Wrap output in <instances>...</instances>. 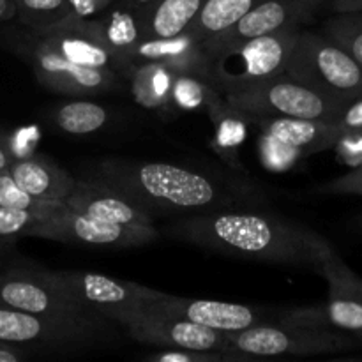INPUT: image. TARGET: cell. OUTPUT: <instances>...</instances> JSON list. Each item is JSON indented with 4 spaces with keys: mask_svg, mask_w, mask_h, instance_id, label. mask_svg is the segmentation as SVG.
I'll return each instance as SVG.
<instances>
[{
    "mask_svg": "<svg viewBox=\"0 0 362 362\" xmlns=\"http://www.w3.org/2000/svg\"><path fill=\"white\" fill-rule=\"evenodd\" d=\"M165 235L211 253L315 271L336 250L327 237L304 223L251 207L182 216Z\"/></svg>",
    "mask_w": 362,
    "mask_h": 362,
    "instance_id": "6da1fadb",
    "label": "cell"
},
{
    "mask_svg": "<svg viewBox=\"0 0 362 362\" xmlns=\"http://www.w3.org/2000/svg\"><path fill=\"white\" fill-rule=\"evenodd\" d=\"M92 179L108 184L154 218L250 209L264 200L253 186L173 163L110 158L94 166Z\"/></svg>",
    "mask_w": 362,
    "mask_h": 362,
    "instance_id": "7a4b0ae2",
    "label": "cell"
},
{
    "mask_svg": "<svg viewBox=\"0 0 362 362\" xmlns=\"http://www.w3.org/2000/svg\"><path fill=\"white\" fill-rule=\"evenodd\" d=\"M0 45L27 62L39 83L53 94L92 98L122 88L124 78L120 74L69 62L49 48L34 30L20 23L0 28Z\"/></svg>",
    "mask_w": 362,
    "mask_h": 362,
    "instance_id": "3957f363",
    "label": "cell"
},
{
    "mask_svg": "<svg viewBox=\"0 0 362 362\" xmlns=\"http://www.w3.org/2000/svg\"><path fill=\"white\" fill-rule=\"evenodd\" d=\"M300 30L281 28L209 55V81L223 95L285 74L286 60Z\"/></svg>",
    "mask_w": 362,
    "mask_h": 362,
    "instance_id": "277c9868",
    "label": "cell"
},
{
    "mask_svg": "<svg viewBox=\"0 0 362 362\" xmlns=\"http://www.w3.org/2000/svg\"><path fill=\"white\" fill-rule=\"evenodd\" d=\"M285 74L343 105L362 95V67L324 34L299 32Z\"/></svg>",
    "mask_w": 362,
    "mask_h": 362,
    "instance_id": "5b68a950",
    "label": "cell"
},
{
    "mask_svg": "<svg viewBox=\"0 0 362 362\" xmlns=\"http://www.w3.org/2000/svg\"><path fill=\"white\" fill-rule=\"evenodd\" d=\"M0 306L66 324L113 329L112 320L55 285L46 269H0Z\"/></svg>",
    "mask_w": 362,
    "mask_h": 362,
    "instance_id": "8992f818",
    "label": "cell"
},
{
    "mask_svg": "<svg viewBox=\"0 0 362 362\" xmlns=\"http://www.w3.org/2000/svg\"><path fill=\"white\" fill-rule=\"evenodd\" d=\"M226 336L237 361L279 356H332L359 345L356 336L349 332L336 331V329L304 327V325L283 324V322H279L278 325L264 322L244 331L228 332Z\"/></svg>",
    "mask_w": 362,
    "mask_h": 362,
    "instance_id": "52a82bcc",
    "label": "cell"
},
{
    "mask_svg": "<svg viewBox=\"0 0 362 362\" xmlns=\"http://www.w3.org/2000/svg\"><path fill=\"white\" fill-rule=\"evenodd\" d=\"M250 122L258 131L262 166L276 173L290 170L308 156L329 151L341 136V129L325 120L250 115Z\"/></svg>",
    "mask_w": 362,
    "mask_h": 362,
    "instance_id": "ba28073f",
    "label": "cell"
},
{
    "mask_svg": "<svg viewBox=\"0 0 362 362\" xmlns=\"http://www.w3.org/2000/svg\"><path fill=\"white\" fill-rule=\"evenodd\" d=\"M113 329L87 327L0 306V341L27 346L41 356H73L110 341Z\"/></svg>",
    "mask_w": 362,
    "mask_h": 362,
    "instance_id": "9c48e42d",
    "label": "cell"
},
{
    "mask_svg": "<svg viewBox=\"0 0 362 362\" xmlns=\"http://www.w3.org/2000/svg\"><path fill=\"white\" fill-rule=\"evenodd\" d=\"M318 272L327 281V303L322 306L286 310L278 322L336 329L357 336L362 332V278L349 267L336 250L322 262Z\"/></svg>",
    "mask_w": 362,
    "mask_h": 362,
    "instance_id": "30bf717a",
    "label": "cell"
},
{
    "mask_svg": "<svg viewBox=\"0 0 362 362\" xmlns=\"http://www.w3.org/2000/svg\"><path fill=\"white\" fill-rule=\"evenodd\" d=\"M226 101L250 115L292 117V119L325 120L334 124L343 103L334 101L286 74L271 78L250 88L225 95Z\"/></svg>",
    "mask_w": 362,
    "mask_h": 362,
    "instance_id": "8fae6325",
    "label": "cell"
},
{
    "mask_svg": "<svg viewBox=\"0 0 362 362\" xmlns=\"http://www.w3.org/2000/svg\"><path fill=\"white\" fill-rule=\"evenodd\" d=\"M105 317L122 325L127 336L134 341L151 349L218 350L232 354L226 332L214 331L173 315L159 313L147 306L113 310Z\"/></svg>",
    "mask_w": 362,
    "mask_h": 362,
    "instance_id": "7c38bea8",
    "label": "cell"
},
{
    "mask_svg": "<svg viewBox=\"0 0 362 362\" xmlns=\"http://www.w3.org/2000/svg\"><path fill=\"white\" fill-rule=\"evenodd\" d=\"M28 237L108 250H126L154 243L158 240L159 232L154 226L117 225L67 209L37 223Z\"/></svg>",
    "mask_w": 362,
    "mask_h": 362,
    "instance_id": "4fadbf2b",
    "label": "cell"
},
{
    "mask_svg": "<svg viewBox=\"0 0 362 362\" xmlns=\"http://www.w3.org/2000/svg\"><path fill=\"white\" fill-rule=\"evenodd\" d=\"M49 279L67 293L105 317L108 311L141 308L161 296L159 290L138 283L87 271H48Z\"/></svg>",
    "mask_w": 362,
    "mask_h": 362,
    "instance_id": "5bb4252c",
    "label": "cell"
},
{
    "mask_svg": "<svg viewBox=\"0 0 362 362\" xmlns=\"http://www.w3.org/2000/svg\"><path fill=\"white\" fill-rule=\"evenodd\" d=\"M35 34L59 55L78 66L108 69L122 78L133 66V62L120 57L101 41L92 23V18H76L69 14L53 27Z\"/></svg>",
    "mask_w": 362,
    "mask_h": 362,
    "instance_id": "9a60e30c",
    "label": "cell"
},
{
    "mask_svg": "<svg viewBox=\"0 0 362 362\" xmlns=\"http://www.w3.org/2000/svg\"><path fill=\"white\" fill-rule=\"evenodd\" d=\"M325 4H329V0H262L239 23L209 41L204 48L209 55H212L237 42L269 32L281 30V28L300 30L303 25L313 21Z\"/></svg>",
    "mask_w": 362,
    "mask_h": 362,
    "instance_id": "2e32d148",
    "label": "cell"
},
{
    "mask_svg": "<svg viewBox=\"0 0 362 362\" xmlns=\"http://www.w3.org/2000/svg\"><path fill=\"white\" fill-rule=\"evenodd\" d=\"M147 308L159 311V313L173 315V317L194 322V324L214 329V331L226 332V334L244 331V329L267 322L264 311L247 306V304L186 299V297H177L165 292H161V296L156 300L148 303Z\"/></svg>",
    "mask_w": 362,
    "mask_h": 362,
    "instance_id": "e0dca14e",
    "label": "cell"
},
{
    "mask_svg": "<svg viewBox=\"0 0 362 362\" xmlns=\"http://www.w3.org/2000/svg\"><path fill=\"white\" fill-rule=\"evenodd\" d=\"M64 202L74 212L101 221L127 226H154V216L98 179H76L73 191Z\"/></svg>",
    "mask_w": 362,
    "mask_h": 362,
    "instance_id": "ac0fdd59",
    "label": "cell"
},
{
    "mask_svg": "<svg viewBox=\"0 0 362 362\" xmlns=\"http://www.w3.org/2000/svg\"><path fill=\"white\" fill-rule=\"evenodd\" d=\"M131 62H158L172 73L209 80V53L187 32L165 39H140L127 53Z\"/></svg>",
    "mask_w": 362,
    "mask_h": 362,
    "instance_id": "d6986e66",
    "label": "cell"
},
{
    "mask_svg": "<svg viewBox=\"0 0 362 362\" xmlns=\"http://www.w3.org/2000/svg\"><path fill=\"white\" fill-rule=\"evenodd\" d=\"M13 179L39 200L64 202L76 184V177L42 154L14 159L9 166Z\"/></svg>",
    "mask_w": 362,
    "mask_h": 362,
    "instance_id": "ffe728a7",
    "label": "cell"
},
{
    "mask_svg": "<svg viewBox=\"0 0 362 362\" xmlns=\"http://www.w3.org/2000/svg\"><path fill=\"white\" fill-rule=\"evenodd\" d=\"M207 115L214 127V136L211 140L212 151L230 168L243 170L239 154L251 129L250 113L232 106L225 95H221L218 101L209 106Z\"/></svg>",
    "mask_w": 362,
    "mask_h": 362,
    "instance_id": "44dd1931",
    "label": "cell"
},
{
    "mask_svg": "<svg viewBox=\"0 0 362 362\" xmlns=\"http://www.w3.org/2000/svg\"><path fill=\"white\" fill-rule=\"evenodd\" d=\"M173 74L158 62H133L124 80L129 81L131 95L141 108L170 112Z\"/></svg>",
    "mask_w": 362,
    "mask_h": 362,
    "instance_id": "7402d4cb",
    "label": "cell"
},
{
    "mask_svg": "<svg viewBox=\"0 0 362 362\" xmlns=\"http://www.w3.org/2000/svg\"><path fill=\"white\" fill-rule=\"evenodd\" d=\"M262 0H207L184 32L202 46L239 23Z\"/></svg>",
    "mask_w": 362,
    "mask_h": 362,
    "instance_id": "603a6c76",
    "label": "cell"
},
{
    "mask_svg": "<svg viewBox=\"0 0 362 362\" xmlns=\"http://www.w3.org/2000/svg\"><path fill=\"white\" fill-rule=\"evenodd\" d=\"M207 0H161L141 16V39H165L182 34Z\"/></svg>",
    "mask_w": 362,
    "mask_h": 362,
    "instance_id": "cb8c5ba5",
    "label": "cell"
},
{
    "mask_svg": "<svg viewBox=\"0 0 362 362\" xmlns=\"http://www.w3.org/2000/svg\"><path fill=\"white\" fill-rule=\"evenodd\" d=\"M92 23L101 41L110 49L129 60L127 53L141 39L140 20L133 11L124 7L122 4L113 2L110 9L92 18Z\"/></svg>",
    "mask_w": 362,
    "mask_h": 362,
    "instance_id": "d4e9b609",
    "label": "cell"
},
{
    "mask_svg": "<svg viewBox=\"0 0 362 362\" xmlns=\"http://www.w3.org/2000/svg\"><path fill=\"white\" fill-rule=\"evenodd\" d=\"M49 117L62 133L74 134V136L98 133L110 120V113L105 106L85 101L81 98L55 106Z\"/></svg>",
    "mask_w": 362,
    "mask_h": 362,
    "instance_id": "484cf974",
    "label": "cell"
},
{
    "mask_svg": "<svg viewBox=\"0 0 362 362\" xmlns=\"http://www.w3.org/2000/svg\"><path fill=\"white\" fill-rule=\"evenodd\" d=\"M221 92L207 80L197 74L175 73L172 81V98L170 105L177 112H204L221 98Z\"/></svg>",
    "mask_w": 362,
    "mask_h": 362,
    "instance_id": "4316f807",
    "label": "cell"
},
{
    "mask_svg": "<svg viewBox=\"0 0 362 362\" xmlns=\"http://www.w3.org/2000/svg\"><path fill=\"white\" fill-rule=\"evenodd\" d=\"M16 21L30 30L41 32L69 16L67 0H14Z\"/></svg>",
    "mask_w": 362,
    "mask_h": 362,
    "instance_id": "83f0119b",
    "label": "cell"
},
{
    "mask_svg": "<svg viewBox=\"0 0 362 362\" xmlns=\"http://www.w3.org/2000/svg\"><path fill=\"white\" fill-rule=\"evenodd\" d=\"M322 34L341 46L362 67V11L336 14L324 25Z\"/></svg>",
    "mask_w": 362,
    "mask_h": 362,
    "instance_id": "f1b7e54d",
    "label": "cell"
},
{
    "mask_svg": "<svg viewBox=\"0 0 362 362\" xmlns=\"http://www.w3.org/2000/svg\"><path fill=\"white\" fill-rule=\"evenodd\" d=\"M0 207H9V209H27V211H45L57 214V212H64L69 209L66 202H48V200H39L28 194L13 175L9 170L0 172Z\"/></svg>",
    "mask_w": 362,
    "mask_h": 362,
    "instance_id": "f546056e",
    "label": "cell"
},
{
    "mask_svg": "<svg viewBox=\"0 0 362 362\" xmlns=\"http://www.w3.org/2000/svg\"><path fill=\"white\" fill-rule=\"evenodd\" d=\"M49 216H53L52 212L0 207V240H14L18 237H28L30 230L37 223H41L42 219L49 218Z\"/></svg>",
    "mask_w": 362,
    "mask_h": 362,
    "instance_id": "4dcf8cb0",
    "label": "cell"
},
{
    "mask_svg": "<svg viewBox=\"0 0 362 362\" xmlns=\"http://www.w3.org/2000/svg\"><path fill=\"white\" fill-rule=\"evenodd\" d=\"M147 362H235V356L218 350L158 349L141 357Z\"/></svg>",
    "mask_w": 362,
    "mask_h": 362,
    "instance_id": "1f68e13d",
    "label": "cell"
},
{
    "mask_svg": "<svg viewBox=\"0 0 362 362\" xmlns=\"http://www.w3.org/2000/svg\"><path fill=\"white\" fill-rule=\"evenodd\" d=\"M318 193L334 194V197H362V166H357L352 172L332 179L318 187Z\"/></svg>",
    "mask_w": 362,
    "mask_h": 362,
    "instance_id": "d6a6232c",
    "label": "cell"
},
{
    "mask_svg": "<svg viewBox=\"0 0 362 362\" xmlns=\"http://www.w3.org/2000/svg\"><path fill=\"white\" fill-rule=\"evenodd\" d=\"M345 165L357 168L362 166V131H349L343 133L332 147Z\"/></svg>",
    "mask_w": 362,
    "mask_h": 362,
    "instance_id": "836d02e7",
    "label": "cell"
},
{
    "mask_svg": "<svg viewBox=\"0 0 362 362\" xmlns=\"http://www.w3.org/2000/svg\"><path fill=\"white\" fill-rule=\"evenodd\" d=\"M21 136H18V133L7 134V140H9L11 152H13L14 159L28 158V156L35 154V147H37L39 141V133L37 129H20Z\"/></svg>",
    "mask_w": 362,
    "mask_h": 362,
    "instance_id": "e575fe53",
    "label": "cell"
},
{
    "mask_svg": "<svg viewBox=\"0 0 362 362\" xmlns=\"http://www.w3.org/2000/svg\"><path fill=\"white\" fill-rule=\"evenodd\" d=\"M336 126L343 131V133H349V131H362V95L352 99L350 103H346L341 108L339 115L334 120Z\"/></svg>",
    "mask_w": 362,
    "mask_h": 362,
    "instance_id": "d590c367",
    "label": "cell"
},
{
    "mask_svg": "<svg viewBox=\"0 0 362 362\" xmlns=\"http://www.w3.org/2000/svg\"><path fill=\"white\" fill-rule=\"evenodd\" d=\"M115 0H67L69 14L76 18H94L108 9Z\"/></svg>",
    "mask_w": 362,
    "mask_h": 362,
    "instance_id": "8d00e7d4",
    "label": "cell"
},
{
    "mask_svg": "<svg viewBox=\"0 0 362 362\" xmlns=\"http://www.w3.org/2000/svg\"><path fill=\"white\" fill-rule=\"evenodd\" d=\"M35 357L42 356L35 350L27 349V346L0 341V362H27L35 359Z\"/></svg>",
    "mask_w": 362,
    "mask_h": 362,
    "instance_id": "74e56055",
    "label": "cell"
},
{
    "mask_svg": "<svg viewBox=\"0 0 362 362\" xmlns=\"http://www.w3.org/2000/svg\"><path fill=\"white\" fill-rule=\"evenodd\" d=\"M158 2H161V0H119V4H122L124 7H127V9H131L136 14L138 20H141V16H144L148 9H152Z\"/></svg>",
    "mask_w": 362,
    "mask_h": 362,
    "instance_id": "f35d334b",
    "label": "cell"
},
{
    "mask_svg": "<svg viewBox=\"0 0 362 362\" xmlns=\"http://www.w3.org/2000/svg\"><path fill=\"white\" fill-rule=\"evenodd\" d=\"M13 161H14V156L13 152H11L7 133H4V131L0 129V172L9 170V166L13 165Z\"/></svg>",
    "mask_w": 362,
    "mask_h": 362,
    "instance_id": "ab89813d",
    "label": "cell"
},
{
    "mask_svg": "<svg viewBox=\"0 0 362 362\" xmlns=\"http://www.w3.org/2000/svg\"><path fill=\"white\" fill-rule=\"evenodd\" d=\"M329 6L336 14L359 13L362 11V0H329Z\"/></svg>",
    "mask_w": 362,
    "mask_h": 362,
    "instance_id": "60d3db41",
    "label": "cell"
},
{
    "mask_svg": "<svg viewBox=\"0 0 362 362\" xmlns=\"http://www.w3.org/2000/svg\"><path fill=\"white\" fill-rule=\"evenodd\" d=\"M16 21V4L14 0H0V28Z\"/></svg>",
    "mask_w": 362,
    "mask_h": 362,
    "instance_id": "b9f144b4",
    "label": "cell"
},
{
    "mask_svg": "<svg viewBox=\"0 0 362 362\" xmlns=\"http://www.w3.org/2000/svg\"><path fill=\"white\" fill-rule=\"evenodd\" d=\"M356 338H357V341H359V343H362V332H359V334H357V336H356Z\"/></svg>",
    "mask_w": 362,
    "mask_h": 362,
    "instance_id": "7bdbcfd3",
    "label": "cell"
},
{
    "mask_svg": "<svg viewBox=\"0 0 362 362\" xmlns=\"http://www.w3.org/2000/svg\"><path fill=\"white\" fill-rule=\"evenodd\" d=\"M354 359H359V361H362V356H359V357H354Z\"/></svg>",
    "mask_w": 362,
    "mask_h": 362,
    "instance_id": "ee69618b",
    "label": "cell"
},
{
    "mask_svg": "<svg viewBox=\"0 0 362 362\" xmlns=\"http://www.w3.org/2000/svg\"><path fill=\"white\" fill-rule=\"evenodd\" d=\"M0 269H2V257H0Z\"/></svg>",
    "mask_w": 362,
    "mask_h": 362,
    "instance_id": "f6af8a7d",
    "label": "cell"
}]
</instances>
